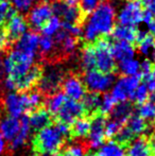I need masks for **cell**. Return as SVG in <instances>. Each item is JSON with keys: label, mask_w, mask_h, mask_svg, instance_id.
I'll return each mask as SVG.
<instances>
[{"label": "cell", "mask_w": 155, "mask_h": 156, "mask_svg": "<svg viewBox=\"0 0 155 156\" xmlns=\"http://www.w3.org/2000/svg\"><path fill=\"white\" fill-rule=\"evenodd\" d=\"M132 1H137V0H132Z\"/></svg>", "instance_id": "db71d44e"}, {"label": "cell", "mask_w": 155, "mask_h": 156, "mask_svg": "<svg viewBox=\"0 0 155 156\" xmlns=\"http://www.w3.org/2000/svg\"><path fill=\"white\" fill-rule=\"evenodd\" d=\"M39 35L35 32H26L16 41L14 49L21 51L26 54L36 58L38 52Z\"/></svg>", "instance_id": "9a60e30c"}, {"label": "cell", "mask_w": 155, "mask_h": 156, "mask_svg": "<svg viewBox=\"0 0 155 156\" xmlns=\"http://www.w3.org/2000/svg\"><path fill=\"white\" fill-rule=\"evenodd\" d=\"M112 52H113V55H114L115 61L122 62V61L135 58L136 50H135L134 46L130 43L116 41L112 46Z\"/></svg>", "instance_id": "7402d4cb"}, {"label": "cell", "mask_w": 155, "mask_h": 156, "mask_svg": "<svg viewBox=\"0 0 155 156\" xmlns=\"http://www.w3.org/2000/svg\"><path fill=\"white\" fill-rule=\"evenodd\" d=\"M128 156H154L149 144L148 136L141 135L134 139L126 148Z\"/></svg>", "instance_id": "d6986e66"}, {"label": "cell", "mask_w": 155, "mask_h": 156, "mask_svg": "<svg viewBox=\"0 0 155 156\" xmlns=\"http://www.w3.org/2000/svg\"><path fill=\"white\" fill-rule=\"evenodd\" d=\"M90 129V118L81 117L69 125V137L72 139L85 138L88 136Z\"/></svg>", "instance_id": "603a6c76"}, {"label": "cell", "mask_w": 155, "mask_h": 156, "mask_svg": "<svg viewBox=\"0 0 155 156\" xmlns=\"http://www.w3.org/2000/svg\"><path fill=\"white\" fill-rule=\"evenodd\" d=\"M137 115L140 116L147 122L155 121V104L151 101H146L143 104H139Z\"/></svg>", "instance_id": "d6a6232c"}, {"label": "cell", "mask_w": 155, "mask_h": 156, "mask_svg": "<svg viewBox=\"0 0 155 156\" xmlns=\"http://www.w3.org/2000/svg\"><path fill=\"white\" fill-rule=\"evenodd\" d=\"M41 156H62L60 152H56V153H51V154H45V155H41Z\"/></svg>", "instance_id": "681fc988"}, {"label": "cell", "mask_w": 155, "mask_h": 156, "mask_svg": "<svg viewBox=\"0 0 155 156\" xmlns=\"http://www.w3.org/2000/svg\"><path fill=\"white\" fill-rule=\"evenodd\" d=\"M146 79V86H147L148 90L151 93H155V70L153 69L149 74L145 76Z\"/></svg>", "instance_id": "ee69618b"}, {"label": "cell", "mask_w": 155, "mask_h": 156, "mask_svg": "<svg viewBox=\"0 0 155 156\" xmlns=\"http://www.w3.org/2000/svg\"><path fill=\"white\" fill-rule=\"evenodd\" d=\"M0 1H8V0H0Z\"/></svg>", "instance_id": "f5cc1de1"}, {"label": "cell", "mask_w": 155, "mask_h": 156, "mask_svg": "<svg viewBox=\"0 0 155 156\" xmlns=\"http://www.w3.org/2000/svg\"><path fill=\"white\" fill-rule=\"evenodd\" d=\"M20 129V121L17 118L6 116L0 120V135L3 139L12 141L18 134Z\"/></svg>", "instance_id": "ffe728a7"}, {"label": "cell", "mask_w": 155, "mask_h": 156, "mask_svg": "<svg viewBox=\"0 0 155 156\" xmlns=\"http://www.w3.org/2000/svg\"><path fill=\"white\" fill-rule=\"evenodd\" d=\"M137 43H138V51L146 60H155V36L146 32L137 33Z\"/></svg>", "instance_id": "ac0fdd59"}, {"label": "cell", "mask_w": 155, "mask_h": 156, "mask_svg": "<svg viewBox=\"0 0 155 156\" xmlns=\"http://www.w3.org/2000/svg\"><path fill=\"white\" fill-rule=\"evenodd\" d=\"M103 0H81L80 9L83 13H91Z\"/></svg>", "instance_id": "ab89813d"}, {"label": "cell", "mask_w": 155, "mask_h": 156, "mask_svg": "<svg viewBox=\"0 0 155 156\" xmlns=\"http://www.w3.org/2000/svg\"><path fill=\"white\" fill-rule=\"evenodd\" d=\"M27 116L30 127H32V129L35 132L41 131L53 123L52 116L50 115V113H48L47 109L43 108V107H38V108L30 112Z\"/></svg>", "instance_id": "2e32d148"}, {"label": "cell", "mask_w": 155, "mask_h": 156, "mask_svg": "<svg viewBox=\"0 0 155 156\" xmlns=\"http://www.w3.org/2000/svg\"><path fill=\"white\" fill-rule=\"evenodd\" d=\"M54 16H58L64 23L79 25L82 18V11L79 0H58L52 5Z\"/></svg>", "instance_id": "8992f818"}, {"label": "cell", "mask_w": 155, "mask_h": 156, "mask_svg": "<svg viewBox=\"0 0 155 156\" xmlns=\"http://www.w3.org/2000/svg\"><path fill=\"white\" fill-rule=\"evenodd\" d=\"M150 101L155 104V93H151V96H150Z\"/></svg>", "instance_id": "f907efd6"}, {"label": "cell", "mask_w": 155, "mask_h": 156, "mask_svg": "<svg viewBox=\"0 0 155 156\" xmlns=\"http://www.w3.org/2000/svg\"><path fill=\"white\" fill-rule=\"evenodd\" d=\"M137 33L138 32L135 30V28L118 25L114 27L112 35L113 38L116 41H124V43L133 44L137 41Z\"/></svg>", "instance_id": "cb8c5ba5"}, {"label": "cell", "mask_w": 155, "mask_h": 156, "mask_svg": "<svg viewBox=\"0 0 155 156\" xmlns=\"http://www.w3.org/2000/svg\"><path fill=\"white\" fill-rule=\"evenodd\" d=\"M14 12L8 1H0V27L4 25L8 17Z\"/></svg>", "instance_id": "f35d334b"}, {"label": "cell", "mask_w": 155, "mask_h": 156, "mask_svg": "<svg viewBox=\"0 0 155 156\" xmlns=\"http://www.w3.org/2000/svg\"><path fill=\"white\" fill-rule=\"evenodd\" d=\"M93 47L95 53V69L105 73H112L116 67V61L112 52V45L107 39L100 38Z\"/></svg>", "instance_id": "3957f363"}, {"label": "cell", "mask_w": 155, "mask_h": 156, "mask_svg": "<svg viewBox=\"0 0 155 156\" xmlns=\"http://www.w3.org/2000/svg\"><path fill=\"white\" fill-rule=\"evenodd\" d=\"M53 16L52 5L47 1L36 3L28 14V25L34 29H41L45 23Z\"/></svg>", "instance_id": "30bf717a"}, {"label": "cell", "mask_w": 155, "mask_h": 156, "mask_svg": "<svg viewBox=\"0 0 155 156\" xmlns=\"http://www.w3.org/2000/svg\"><path fill=\"white\" fill-rule=\"evenodd\" d=\"M149 93L150 91L148 90L147 86H146L145 84H139L138 86L136 87V89L133 91L130 100L134 101V102L137 103L138 105L143 104V103H145L146 101L148 100V98H149Z\"/></svg>", "instance_id": "e575fe53"}, {"label": "cell", "mask_w": 155, "mask_h": 156, "mask_svg": "<svg viewBox=\"0 0 155 156\" xmlns=\"http://www.w3.org/2000/svg\"><path fill=\"white\" fill-rule=\"evenodd\" d=\"M133 111H134V108L130 102H128V101L119 102L115 105L113 111L111 112L110 119L114 120L121 125H124L129 120V118L133 115Z\"/></svg>", "instance_id": "44dd1931"}, {"label": "cell", "mask_w": 155, "mask_h": 156, "mask_svg": "<svg viewBox=\"0 0 155 156\" xmlns=\"http://www.w3.org/2000/svg\"><path fill=\"white\" fill-rule=\"evenodd\" d=\"M116 104H117V102L115 101V99L113 98L111 94H103V96L101 97L99 113L104 116L108 115V114H111V112L113 111V108H114Z\"/></svg>", "instance_id": "d590c367"}, {"label": "cell", "mask_w": 155, "mask_h": 156, "mask_svg": "<svg viewBox=\"0 0 155 156\" xmlns=\"http://www.w3.org/2000/svg\"><path fill=\"white\" fill-rule=\"evenodd\" d=\"M147 27H148V30H149L150 34L155 36V18L153 20L150 21V23H147Z\"/></svg>", "instance_id": "7dc6e473"}, {"label": "cell", "mask_w": 155, "mask_h": 156, "mask_svg": "<svg viewBox=\"0 0 155 156\" xmlns=\"http://www.w3.org/2000/svg\"><path fill=\"white\" fill-rule=\"evenodd\" d=\"M12 43V39L10 38L8 32H6L4 25L0 27V50H5Z\"/></svg>", "instance_id": "b9f144b4"}, {"label": "cell", "mask_w": 155, "mask_h": 156, "mask_svg": "<svg viewBox=\"0 0 155 156\" xmlns=\"http://www.w3.org/2000/svg\"><path fill=\"white\" fill-rule=\"evenodd\" d=\"M125 126L132 132L135 137H139V136H141V135H146V133H147L150 127H151V124L146 121V120H143V118L137 115V114L136 115L133 114V115L129 118L128 121H126Z\"/></svg>", "instance_id": "d4e9b609"}, {"label": "cell", "mask_w": 155, "mask_h": 156, "mask_svg": "<svg viewBox=\"0 0 155 156\" xmlns=\"http://www.w3.org/2000/svg\"><path fill=\"white\" fill-rule=\"evenodd\" d=\"M115 82L112 73L101 72L97 69H90L85 71L83 83L90 93L103 94L112 88Z\"/></svg>", "instance_id": "5b68a950"}, {"label": "cell", "mask_w": 155, "mask_h": 156, "mask_svg": "<svg viewBox=\"0 0 155 156\" xmlns=\"http://www.w3.org/2000/svg\"><path fill=\"white\" fill-rule=\"evenodd\" d=\"M84 153L85 150L83 146L72 144V146H69L68 148L65 149L61 154H62V156H84Z\"/></svg>", "instance_id": "60d3db41"}, {"label": "cell", "mask_w": 155, "mask_h": 156, "mask_svg": "<svg viewBox=\"0 0 155 156\" xmlns=\"http://www.w3.org/2000/svg\"><path fill=\"white\" fill-rule=\"evenodd\" d=\"M100 153L103 156H123L124 149L119 144L111 140L102 147Z\"/></svg>", "instance_id": "836d02e7"}, {"label": "cell", "mask_w": 155, "mask_h": 156, "mask_svg": "<svg viewBox=\"0 0 155 156\" xmlns=\"http://www.w3.org/2000/svg\"><path fill=\"white\" fill-rule=\"evenodd\" d=\"M118 68L120 72L125 76H140V62L135 58L119 62Z\"/></svg>", "instance_id": "83f0119b"}, {"label": "cell", "mask_w": 155, "mask_h": 156, "mask_svg": "<svg viewBox=\"0 0 155 156\" xmlns=\"http://www.w3.org/2000/svg\"><path fill=\"white\" fill-rule=\"evenodd\" d=\"M4 147H5V144H4V139L2 138V136L0 135V154L4 151Z\"/></svg>", "instance_id": "c3c4849f"}, {"label": "cell", "mask_w": 155, "mask_h": 156, "mask_svg": "<svg viewBox=\"0 0 155 156\" xmlns=\"http://www.w3.org/2000/svg\"><path fill=\"white\" fill-rule=\"evenodd\" d=\"M63 29L65 30L69 35H72L75 37L82 35V28L79 25H69V23H63Z\"/></svg>", "instance_id": "7bdbcfd3"}, {"label": "cell", "mask_w": 155, "mask_h": 156, "mask_svg": "<svg viewBox=\"0 0 155 156\" xmlns=\"http://www.w3.org/2000/svg\"><path fill=\"white\" fill-rule=\"evenodd\" d=\"M85 115H86V113H85L82 102L67 98L65 102L63 103L62 107L55 114L54 118H55L56 122L70 125L76 120H78L81 117H84Z\"/></svg>", "instance_id": "9c48e42d"}, {"label": "cell", "mask_w": 155, "mask_h": 156, "mask_svg": "<svg viewBox=\"0 0 155 156\" xmlns=\"http://www.w3.org/2000/svg\"><path fill=\"white\" fill-rule=\"evenodd\" d=\"M66 96L63 93H54L50 94L47 99H46V109L48 111V113H50L51 116H55V114L58 112V109L62 107L63 103L66 100Z\"/></svg>", "instance_id": "f1b7e54d"}, {"label": "cell", "mask_w": 155, "mask_h": 156, "mask_svg": "<svg viewBox=\"0 0 155 156\" xmlns=\"http://www.w3.org/2000/svg\"><path fill=\"white\" fill-rule=\"evenodd\" d=\"M15 11L20 13H27L37 3L38 0H11Z\"/></svg>", "instance_id": "8d00e7d4"}, {"label": "cell", "mask_w": 155, "mask_h": 156, "mask_svg": "<svg viewBox=\"0 0 155 156\" xmlns=\"http://www.w3.org/2000/svg\"><path fill=\"white\" fill-rule=\"evenodd\" d=\"M53 39L55 41V45L58 46L60 51L64 55H71V54L75 53L78 48L77 37L72 36V35H69L63 28L53 37Z\"/></svg>", "instance_id": "e0dca14e"}, {"label": "cell", "mask_w": 155, "mask_h": 156, "mask_svg": "<svg viewBox=\"0 0 155 156\" xmlns=\"http://www.w3.org/2000/svg\"><path fill=\"white\" fill-rule=\"evenodd\" d=\"M30 124H29V120H28V116H23L20 120V129H19L18 134L16 135V137L11 141V150H16V149L20 148L21 146L25 144V142L27 141L28 136L30 134Z\"/></svg>", "instance_id": "4316f807"}, {"label": "cell", "mask_w": 155, "mask_h": 156, "mask_svg": "<svg viewBox=\"0 0 155 156\" xmlns=\"http://www.w3.org/2000/svg\"><path fill=\"white\" fill-rule=\"evenodd\" d=\"M100 103H101V96H100V94L89 93L85 94L84 98L82 99V104L84 106L87 117L90 118L91 116L99 113Z\"/></svg>", "instance_id": "484cf974"}, {"label": "cell", "mask_w": 155, "mask_h": 156, "mask_svg": "<svg viewBox=\"0 0 155 156\" xmlns=\"http://www.w3.org/2000/svg\"><path fill=\"white\" fill-rule=\"evenodd\" d=\"M116 19L119 25L135 28L143 23V9L138 1L129 0L119 8L116 13Z\"/></svg>", "instance_id": "52a82bcc"}, {"label": "cell", "mask_w": 155, "mask_h": 156, "mask_svg": "<svg viewBox=\"0 0 155 156\" xmlns=\"http://www.w3.org/2000/svg\"><path fill=\"white\" fill-rule=\"evenodd\" d=\"M87 156H103L100 152H96V153H90V154H88Z\"/></svg>", "instance_id": "816d5d0a"}, {"label": "cell", "mask_w": 155, "mask_h": 156, "mask_svg": "<svg viewBox=\"0 0 155 156\" xmlns=\"http://www.w3.org/2000/svg\"><path fill=\"white\" fill-rule=\"evenodd\" d=\"M152 70H153V66H152L151 61L145 60L140 63V76H146L147 74H149Z\"/></svg>", "instance_id": "f6af8a7d"}, {"label": "cell", "mask_w": 155, "mask_h": 156, "mask_svg": "<svg viewBox=\"0 0 155 156\" xmlns=\"http://www.w3.org/2000/svg\"><path fill=\"white\" fill-rule=\"evenodd\" d=\"M69 136V125L56 122L38 131L32 139L34 156L58 152Z\"/></svg>", "instance_id": "7a4b0ae2"}, {"label": "cell", "mask_w": 155, "mask_h": 156, "mask_svg": "<svg viewBox=\"0 0 155 156\" xmlns=\"http://www.w3.org/2000/svg\"><path fill=\"white\" fill-rule=\"evenodd\" d=\"M56 45L54 41L53 37L46 36L43 35L41 37H39V43H38V51L41 55L44 56H49L54 52Z\"/></svg>", "instance_id": "1f68e13d"}, {"label": "cell", "mask_w": 155, "mask_h": 156, "mask_svg": "<svg viewBox=\"0 0 155 156\" xmlns=\"http://www.w3.org/2000/svg\"><path fill=\"white\" fill-rule=\"evenodd\" d=\"M140 84V78L139 76H122L115 81L112 86V94L111 96L115 99L117 103L128 101L131 98L133 91L136 87Z\"/></svg>", "instance_id": "ba28073f"}, {"label": "cell", "mask_w": 155, "mask_h": 156, "mask_svg": "<svg viewBox=\"0 0 155 156\" xmlns=\"http://www.w3.org/2000/svg\"><path fill=\"white\" fill-rule=\"evenodd\" d=\"M154 133H155V132H154Z\"/></svg>", "instance_id": "11a10c76"}, {"label": "cell", "mask_w": 155, "mask_h": 156, "mask_svg": "<svg viewBox=\"0 0 155 156\" xmlns=\"http://www.w3.org/2000/svg\"><path fill=\"white\" fill-rule=\"evenodd\" d=\"M121 127H122V125L117 123L114 120L106 119L105 131H104V133H105V140H112Z\"/></svg>", "instance_id": "74e56055"}, {"label": "cell", "mask_w": 155, "mask_h": 156, "mask_svg": "<svg viewBox=\"0 0 155 156\" xmlns=\"http://www.w3.org/2000/svg\"><path fill=\"white\" fill-rule=\"evenodd\" d=\"M62 28H63V21L58 16H52L45 23V26L41 28V31H43V34L46 35V36L54 37L62 30Z\"/></svg>", "instance_id": "4dcf8cb0"}, {"label": "cell", "mask_w": 155, "mask_h": 156, "mask_svg": "<svg viewBox=\"0 0 155 156\" xmlns=\"http://www.w3.org/2000/svg\"><path fill=\"white\" fill-rule=\"evenodd\" d=\"M4 108L8 112L9 116L14 118H18L23 116V113L29 112L27 101V94L21 93H10L4 98Z\"/></svg>", "instance_id": "7c38bea8"}, {"label": "cell", "mask_w": 155, "mask_h": 156, "mask_svg": "<svg viewBox=\"0 0 155 156\" xmlns=\"http://www.w3.org/2000/svg\"><path fill=\"white\" fill-rule=\"evenodd\" d=\"M6 32H8L10 38L13 41H17L19 37H21L28 30V23L26 18L20 14H17L16 12H13L8 17L4 25Z\"/></svg>", "instance_id": "5bb4252c"}, {"label": "cell", "mask_w": 155, "mask_h": 156, "mask_svg": "<svg viewBox=\"0 0 155 156\" xmlns=\"http://www.w3.org/2000/svg\"><path fill=\"white\" fill-rule=\"evenodd\" d=\"M105 123L106 116L100 113L90 117V129L88 133V146L91 148H98L105 141Z\"/></svg>", "instance_id": "8fae6325"}, {"label": "cell", "mask_w": 155, "mask_h": 156, "mask_svg": "<svg viewBox=\"0 0 155 156\" xmlns=\"http://www.w3.org/2000/svg\"><path fill=\"white\" fill-rule=\"evenodd\" d=\"M65 79V72L60 66H48L41 71V79L38 81V87L41 93L52 94L58 93V88L62 86Z\"/></svg>", "instance_id": "277c9868"}, {"label": "cell", "mask_w": 155, "mask_h": 156, "mask_svg": "<svg viewBox=\"0 0 155 156\" xmlns=\"http://www.w3.org/2000/svg\"><path fill=\"white\" fill-rule=\"evenodd\" d=\"M143 3L145 8L143 11L155 14V0H143Z\"/></svg>", "instance_id": "bcb514c9"}, {"label": "cell", "mask_w": 155, "mask_h": 156, "mask_svg": "<svg viewBox=\"0 0 155 156\" xmlns=\"http://www.w3.org/2000/svg\"><path fill=\"white\" fill-rule=\"evenodd\" d=\"M62 88L63 94L66 96V98L75 101H81L86 94V87L83 83V80L77 76H69L65 78Z\"/></svg>", "instance_id": "4fadbf2b"}, {"label": "cell", "mask_w": 155, "mask_h": 156, "mask_svg": "<svg viewBox=\"0 0 155 156\" xmlns=\"http://www.w3.org/2000/svg\"><path fill=\"white\" fill-rule=\"evenodd\" d=\"M80 65L85 71L95 69V53L93 46H86L80 54Z\"/></svg>", "instance_id": "f546056e"}, {"label": "cell", "mask_w": 155, "mask_h": 156, "mask_svg": "<svg viewBox=\"0 0 155 156\" xmlns=\"http://www.w3.org/2000/svg\"><path fill=\"white\" fill-rule=\"evenodd\" d=\"M116 23V9L110 1L100 3L84 21L82 36L87 43H95L111 34Z\"/></svg>", "instance_id": "6da1fadb"}]
</instances>
